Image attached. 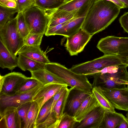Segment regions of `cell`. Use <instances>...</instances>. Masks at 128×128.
Instances as JSON below:
<instances>
[{"mask_svg": "<svg viewBox=\"0 0 128 128\" xmlns=\"http://www.w3.org/2000/svg\"><path fill=\"white\" fill-rule=\"evenodd\" d=\"M120 9L110 1L94 0L86 14L81 29L92 36L110 25L118 16Z\"/></svg>", "mask_w": 128, "mask_h": 128, "instance_id": "6da1fadb", "label": "cell"}, {"mask_svg": "<svg viewBox=\"0 0 128 128\" xmlns=\"http://www.w3.org/2000/svg\"><path fill=\"white\" fill-rule=\"evenodd\" d=\"M45 69L64 81L68 86L88 92L93 88L86 75L75 73L60 64L51 62L45 64Z\"/></svg>", "mask_w": 128, "mask_h": 128, "instance_id": "7a4b0ae2", "label": "cell"}, {"mask_svg": "<svg viewBox=\"0 0 128 128\" xmlns=\"http://www.w3.org/2000/svg\"><path fill=\"white\" fill-rule=\"evenodd\" d=\"M128 66L121 65L116 72L104 74L98 73L93 75V87L98 86L102 89L123 88L128 83Z\"/></svg>", "mask_w": 128, "mask_h": 128, "instance_id": "3957f363", "label": "cell"}, {"mask_svg": "<svg viewBox=\"0 0 128 128\" xmlns=\"http://www.w3.org/2000/svg\"><path fill=\"white\" fill-rule=\"evenodd\" d=\"M17 15L0 30V39L8 50L16 57L24 45V39L20 34L17 26Z\"/></svg>", "mask_w": 128, "mask_h": 128, "instance_id": "277c9868", "label": "cell"}, {"mask_svg": "<svg viewBox=\"0 0 128 128\" xmlns=\"http://www.w3.org/2000/svg\"><path fill=\"white\" fill-rule=\"evenodd\" d=\"M23 14L30 34H45L49 19L44 9L35 5Z\"/></svg>", "mask_w": 128, "mask_h": 128, "instance_id": "5b68a950", "label": "cell"}, {"mask_svg": "<svg viewBox=\"0 0 128 128\" xmlns=\"http://www.w3.org/2000/svg\"><path fill=\"white\" fill-rule=\"evenodd\" d=\"M121 64H122L117 55L104 54L92 60L73 65L70 69L76 74L86 75L109 66Z\"/></svg>", "mask_w": 128, "mask_h": 128, "instance_id": "8992f818", "label": "cell"}, {"mask_svg": "<svg viewBox=\"0 0 128 128\" xmlns=\"http://www.w3.org/2000/svg\"><path fill=\"white\" fill-rule=\"evenodd\" d=\"M96 47L104 54L118 56L128 50V37L108 36L101 39Z\"/></svg>", "mask_w": 128, "mask_h": 128, "instance_id": "52a82bcc", "label": "cell"}, {"mask_svg": "<svg viewBox=\"0 0 128 128\" xmlns=\"http://www.w3.org/2000/svg\"><path fill=\"white\" fill-rule=\"evenodd\" d=\"M43 85L41 84L29 91L13 95L0 94V112L8 107L17 108L23 104L32 101L34 96Z\"/></svg>", "mask_w": 128, "mask_h": 128, "instance_id": "ba28073f", "label": "cell"}, {"mask_svg": "<svg viewBox=\"0 0 128 128\" xmlns=\"http://www.w3.org/2000/svg\"><path fill=\"white\" fill-rule=\"evenodd\" d=\"M28 77L22 74L12 72L0 76V94L8 95L16 93L22 84Z\"/></svg>", "mask_w": 128, "mask_h": 128, "instance_id": "9c48e42d", "label": "cell"}, {"mask_svg": "<svg viewBox=\"0 0 128 128\" xmlns=\"http://www.w3.org/2000/svg\"><path fill=\"white\" fill-rule=\"evenodd\" d=\"M92 36L81 29L77 33L67 37L64 46L70 55H77L82 52Z\"/></svg>", "mask_w": 128, "mask_h": 128, "instance_id": "30bf717a", "label": "cell"}, {"mask_svg": "<svg viewBox=\"0 0 128 128\" xmlns=\"http://www.w3.org/2000/svg\"><path fill=\"white\" fill-rule=\"evenodd\" d=\"M102 89L104 94L115 108L128 111V90L126 87Z\"/></svg>", "mask_w": 128, "mask_h": 128, "instance_id": "8fae6325", "label": "cell"}, {"mask_svg": "<svg viewBox=\"0 0 128 128\" xmlns=\"http://www.w3.org/2000/svg\"><path fill=\"white\" fill-rule=\"evenodd\" d=\"M66 102L64 112L70 116L74 114L84 100L92 94L75 88L70 87Z\"/></svg>", "mask_w": 128, "mask_h": 128, "instance_id": "7c38bea8", "label": "cell"}, {"mask_svg": "<svg viewBox=\"0 0 128 128\" xmlns=\"http://www.w3.org/2000/svg\"><path fill=\"white\" fill-rule=\"evenodd\" d=\"M94 0H70L63 2L56 8L62 13H78L80 16L86 15Z\"/></svg>", "mask_w": 128, "mask_h": 128, "instance_id": "4fadbf2b", "label": "cell"}, {"mask_svg": "<svg viewBox=\"0 0 128 128\" xmlns=\"http://www.w3.org/2000/svg\"><path fill=\"white\" fill-rule=\"evenodd\" d=\"M64 85H66L51 83L43 85L41 87L32 98L33 101L36 102L38 105L39 113L44 104Z\"/></svg>", "mask_w": 128, "mask_h": 128, "instance_id": "5bb4252c", "label": "cell"}, {"mask_svg": "<svg viewBox=\"0 0 128 128\" xmlns=\"http://www.w3.org/2000/svg\"><path fill=\"white\" fill-rule=\"evenodd\" d=\"M17 109L14 107H8L0 112V128H22Z\"/></svg>", "mask_w": 128, "mask_h": 128, "instance_id": "9a60e30c", "label": "cell"}, {"mask_svg": "<svg viewBox=\"0 0 128 128\" xmlns=\"http://www.w3.org/2000/svg\"><path fill=\"white\" fill-rule=\"evenodd\" d=\"M104 110L100 106L96 108L80 122H77L74 128H99Z\"/></svg>", "mask_w": 128, "mask_h": 128, "instance_id": "2e32d148", "label": "cell"}, {"mask_svg": "<svg viewBox=\"0 0 128 128\" xmlns=\"http://www.w3.org/2000/svg\"><path fill=\"white\" fill-rule=\"evenodd\" d=\"M46 54L41 50L40 46L24 45L19 50L17 55L20 54L36 62L46 64L50 62Z\"/></svg>", "mask_w": 128, "mask_h": 128, "instance_id": "e0dca14e", "label": "cell"}, {"mask_svg": "<svg viewBox=\"0 0 128 128\" xmlns=\"http://www.w3.org/2000/svg\"><path fill=\"white\" fill-rule=\"evenodd\" d=\"M86 15L80 17L75 16L57 30L54 36L61 35L67 38L76 34L81 29Z\"/></svg>", "mask_w": 128, "mask_h": 128, "instance_id": "ac0fdd59", "label": "cell"}, {"mask_svg": "<svg viewBox=\"0 0 128 128\" xmlns=\"http://www.w3.org/2000/svg\"><path fill=\"white\" fill-rule=\"evenodd\" d=\"M98 106L97 101L92 93L82 103L74 116L77 122H80L90 112Z\"/></svg>", "mask_w": 128, "mask_h": 128, "instance_id": "d6986e66", "label": "cell"}, {"mask_svg": "<svg viewBox=\"0 0 128 128\" xmlns=\"http://www.w3.org/2000/svg\"><path fill=\"white\" fill-rule=\"evenodd\" d=\"M29 71L31 73V77L36 79L44 85L55 83L68 86L63 80L45 69Z\"/></svg>", "mask_w": 128, "mask_h": 128, "instance_id": "ffe728a7", "label": "cell"}, {"mask_svg": "<svg viewBox=\"0 0 128 128\" xmlns=\"http://www.w3.org/2000/svg\"><path fill=\"white\" fill-rule=\"evenodd\" d=\"M18 58L14 56L0 39V66L11 71L18 66Z\"/></svg>", "mask_w": 128, "mask_h": 128, "instance_id": "44dd1931", "label": "cell"}, {"mask_svg": "<svg viewBox=\"0 0 128 128\" xmlns=\"http://www.w3.org/2000/svg\"><path fill=\"white\" fill-rule=\"evenodd\" d=\"M126 118L122 114L104 110L99 128H116Z\"/></svg>", "mask_w": 128, "mask_h": 128, "instance_id": "7402d4cb", "label": "cell"}, {"mask_svg": "<svg viewBox=\"0 0 128 128\" xmlns=\"http://www.w3.org/2000/svg\"><path fill=\"white\" fill-rule=\"evenodd\" d=\"M18 58V66L23 71L45 69V64L32 60L20 54Z\"/></svg>", "mask_w": 128, "mask_h": 128, "instance_id": "603a6c76", "label": "cell"}, {"mask_svg": "<svg viewBox=\"0 0 128 128\" xmlns=\"http://www.w3.org/2000/svg\"><path fill=\"white\" fill-rule=\"evenodd\" d=\"M98 104L104 110L116 112L114 108L110 103L100 87H93L92 90Z\"/></svg>", "mask_w": 128, "mask_h": 128, "instance_id": "cb8c5ba5", "label": "cell"}, {"mask_svg": "<svg viewBox=\"0 0 128 128\" xmlns=\"http://www.w3.org/2000/svg\"><path fill=\"white\" fill-rule=\"evenodd\" d=\"M18 12L17 8H9L0 5V30L7 22L13 19L14 15Z\"/></svg>", "mask_w": 128, "mask_h": 128, "instance_id": "d4e9b609", "label": "cell"}, {"mask_svg": "<svg viewBox=\"0 0 128 128\" xmlns=\"http://www.w3.org/2000/svg\"><path fill=\"white\" fill-rule=\"evenodd\" d=\"M71 89L67 88L55 104L53 110L57 120L60 119L64 112L66 101L70 91Z\"/></svg>", "mask_w": 128, "mask_h": 128, "instance_id": "484cf974", "label": "cell"}, {"mask_svg": "<svg viewBox=\"0 0 128 128\" xmlns=\"http://www.w3.org/2000/svg\"><path fill=\"white\" fill-rule=\"evenodd\" d=\"M39 113L38 104L36 102L32 101L27 115L28 128H36Z\"/></svg>", "mask_w": 128, "mask_h": 128, "instance_id": "4316f807", "label": "cell"}, {"mask_svg": "<svg viewBox=\"0 0 128 128\" xmlns=\"http://www.w3.org/2000/svg\"><path fill=\"white\" fill-rule=\"evenodd\" d=\"M77 122L74 116L64 112L61 117L55 123L54 128H74Z\"/></svg>", "mask_w": 128, "mask_h": 128, "instance_id": "83f0119b", "label": "cell"}, {"mask_svg": "<svg viewBox=\"0 0 128 128\" xmlns=\"http://www.w3.org/2000/svg\"><path fill=\"white\" fill-rule=\"evenodd\" d=\"M53 101L52 97L47 101L41 108L38 116L36 125L44 121L50 114Z\"/></svg>", "mask_w": 128, "mask_h": 128, "instance_id": "f1b7e54d", "label": "cell"}, {"mask_svg": "<svg viewBox=\"0 0 128 128\" xmlns=\"http://www.w3.org/2000/svg\"><path fill=\"white\" fill-rule=\"evenodd\" d=\"M32 102L23 104L17 108V112L21 121L22 128H28L27 115Z\"/></svg>", "mask_w": 128, "mask_h": 128, "instance_id": "f546056e", "label": "cell"}, {"mask_svg": "<svg viewBox=\"0 0 128 128\" xmlns=\"http://www.w3.org/2000/svg\"><path fill=\"white\" fill-rule=\"evenodd\" d=\"M42 84L36 79L28 77L21 85L16 93H22L31 90L38 86Z\"/></svg>", "mask_w": 128, "mask_h": 128, "instance_id": "4dcf8cb0", "label": "cell"}, {"mask_svg": "<svg viewBox=\"0 0 128 128\" xmlns=\"http://www.w3.org/2000/svg\"><path fill=\"white\" fill-rule=\"evenodd\" d=\"M17 26L19 32L24 39L30 33L23 12L17 13Z\"/></svg>", "mask_w": 128, "mask_h": 128, "instance_id": "1f68e13d", "label": "cell"}, {"mask_svg": "<svg viewBox=\"0 0 128 128\" xmlns=\"http://www.w3.org/2000/svg\"><path fill=\"white\" fill-rule=\"evenodd\" d=\"M35 0L36 5L44 9L57 8L64 2L58 0Z\"/></svg>", "mask_w": 128, "mask_h": 128, "instance_id": "d6a6232c", "label": "cell"}, {"mask_svg": "<svg viewBox=\"0 0 128 128\" xmlns=\"http://www.w3.org/2000/svg\"><path fill=\"white\" fill-rule=\"evenodd\" d=\"M44 34L29 33L24 39V45L31 46H40Z\"/></svg>", "mask_w": 128, "mask_h": 128, "instance_id": "836d02e7", "label": "cell"}, {"mask_svg": "<svg viewBox=\"0 0 128 128\" xmlns=\"http://www.w3.org/2000/svg\"><path fill=\"white\" fill-rule=\"evenodd\" d=\"M57 120L55 114L52 110L44 121L36 125V128H52Z\"/></svg>", "mask_w": 128, "mask_h": 128, "instance_id": "e575fe53", "label": "cell"}, {"mask_svg": "<svg viewBox=\"0 0 128 128\" xmlns=\"http://www.w3.org/2000/svg\"><path fill=\"white\" fill-rule=\"evenodd\" d=\"M16 1L18 13L23 12L26 10L36 5L35 0H17Z\"/></svg>", "mask_w": 128, "mask_h": 128, "instance_id": "d590c367", "label": "cell"}, {"mask_svg": "<svg viewBox=\"0 0 128 128\" xmlns=\"http://www.w3.org/2000/svg\"><path fill=\"white\" fill-rule=\"evenodd\" d=\"M119 22L124 31L128 33V12L124 13L119 18Z\"/></svg>", "mask_w": 128, "mask_h": 128, "instance_id": "8d00e7d4", "label": "cell"}, {"mask_svg": "<svg viewBox=\"0 0 128 128\" xmlns=\"http://www.w3.org/2000/svg\"><path fill=\"white\" fill-rule=\"evenodd\" d=\"M0 5L7 8H16L17 4L14 0H0Z\"/></svg>", "mask_w": 128, "mask_h": 128, "instance_id": "74e56055", "label": "cell"}, {"mask_svg": "<svg viewBox=\"0 0 128 128\" xmlns=\"http://www.w3.org/2000/svg\"><path fill=\"white\" fill-rule=\"evenodd\" d=\"M67 85L64 86L58 91L53 96V101L52 104V111L53 110L54 106L56 102L60 97L65 90L68 88Z\"/></svg>", "mask_w": 128, "mask_h": 128, "instance_id": "f35d334b", "label": "cell"}, {"mask_svg": "<svg viewBox=\"0 0 128 128\" xmlns=\"http://www.w3.org/2000/svg\"><path fill=\"white\" fill-rule=\"evenodd\" d=\"M118 56L122 64L128 66V50L118 55Z\"/></svg>", "mask_w": 128, "mask_h": 128, "instance_id": "ab89813d", "label": "cell"}, {"mask_svg": "<svg viewBox=\"0 0 128 128\" xmlns=\"http://www.w3.org/2000/svg\"><path fill=\"white\" fill-rule=\"evenodd\" d=\"M96 1L97 0H94ZM110 1L118 6L121 9L126 8V6L124 4L119 0H106Z\"/></svg>", "mask_w": 128, "mask_h": 128, "instance_id": "60d3db41", "label": "cell"}, {"mask_svg": "<svg viewBox=\"0 0 128 128\" xmlns=\"http://www.w3.org/2000/svg\"><path fill=\"white\" fill-rule=\"evenodd\" d=\"M116 128H128V120L127 119L124 120Z\"/></svg>", "mask_w": 128, "mask_h": 128, "instance_id": "b9f144b4", "label": "cell"}, {"mask_svg": "<svg viewBox=\"0 0 128 128\" xmlns=\"http://www.w3.org/2000/svg\"><path fill=\"white\" fill-rule=\"evenodd\" d=\"M124 3L126 6V8H128V0H119Z\"/></svg>", "mask_w": 128, "mask_h": 128, "instance_id": "7bdbcfd3", "label": "cell"}, {"mask_svg": "<svg viewBox=\"0 0 128 128\" xmlns=\"http://www.w3.org/2000/svg\"><path fill=\"white\" fill-rule=\"evenodd\" d=\"M69 0H60V1L63 2H66Z\"/></svg>", "mask_w": 128, "mask_h": 128, "instance_id": "ee69618b", "label": "cell"}, {"mask_svg": "<svg viewBox=\"0 0 128 128\" xmlns=\"http://www.w3.org/2000/svg\"><path fill=\"white\" fill-rule=\"evenodd\" d=\"M126 118L128 120V112L126 114Z\"/></svg>", "mask_w": 128, "mask_h": 128, "instance_id": "f6af8a7d", "label": "cell"}, {"mask_svg": "<svg viewBox=\"0 0 128 128\" xmlns=\"http://www.w3.org/2000/svg\"><path fill=\"white\" fill-rule=\"evenodd\" d=\"M127 87H126V88L128 90V84H127Z\"/></svg>", "mask_w": 128, "mask_h": 128, "instance_id": "bcb514c9", "label": "cell"}, {"mask_svg": "<svg viewBox=\"0 0 128 128\" xmlns=\"http://www.w3.org/2000/svg\"><path fill=\"white\" fill-rule=\"evenodd\" d=\"M59 0L60 1V0Z\"/></svg>", "mask_w": 128, "mask_h": 128, "instance_id": "7dc6e473", "label": "cell"}, {"mask_svg": "<svg viewBox=\"0 0 128 128\" xmlns=\"http://www.w3.org/2000/svg\"><path fill=\"white\" fill-rule=\"evenodd\" d=\"M14 0L16 1V0Z\"/></svg>", "mask_w": 128, "mask_h": 128, "instance_id": "c3c4849f", "label": "cell"}, {"mask_svg": "<svg viewBox=\"0 0 128 128\" xmlns=\"http://www.w3.org/2000/svg\"></svg>", "mask_w": 128, "mask_h": 128, "instance_id": "681fc988", "label": "cell"}]
</instances>
